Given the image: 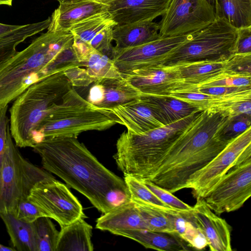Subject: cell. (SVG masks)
<instances>
[{
    "label": "cell",
    "mask_w": 251,
    "mask_h": 251,
    "mask_svg": "<svg viewBox=\"0 0 251 251\" xmlns=\"http://www.w3.org/2000/svg\"><path fill=\"white\" fill-rule=\"evenodd\" d=\"M17 147L10 133L0 169V213H11L37 183L54 178L26 159Z\"/></svg>",
    "instance_id": "cell-8"
},
{
    "label": "cell",
    "mask_w": 251,
    "mask_h": 251,
    "mask_svg": "<svg viewBox=\"0 0 251 251\" xmlns=\"http://www.w3.org/2000/svg\"><path fill=\"white\" fill-rule=\"evenodd\" d=\"M133 202L149 230L176 234L171 221L163 210L141 202Z\"/></svg>",
    "instance_id": "cell-34"
},
{
    "label": "cell",
    "mask_w": 251,
    "mask_h": 251,
    "mask_svg": "<svg viewBox=\"0 0 251 251\" xmlns=\"http://www.w3.org/2000/svg\"><path fill=\"white\" fill-rule=\"evenodd\" d=\"M13 247H7L0 243V251H15Z\"/></svg>",
    "instance_id": "cell-47"
},
{
    "label": "cell",
    "mask_w": 251,
    "mask_h": 251,
    "mask_svg": "<svg viewBox=\"0 0 251 251\" xmlns=\"http://www.w3.org/2000/svg\"><path fill=\"white\" fill-rule=\"evenodd\" d=\"M124 180L130 193L132 201L141 202L163 211L175 209L162 202L141 179L126 176L124 177Z\"/></svg>",
    "instance_id": "cell-35"
},
{
    "label": "cell",
    "mask_w": 251,
    "mask_h": 251,
    "mask_svg": "<svg viewBox=\"0 0 251 251\" xmlns=\"http://www.w3.org/2000/svg\"><path fill=\"white\" fill-rule=\"evenodd\" d=\"M228 117L222 112L202 110L171 145L147 180L172 193L185 188L190 177L229 143L216 135Z\"/></svg>",
    "instance_id": "cell-2"
},
{
    "label": "cell",
    "mask_w": 251,
    "mask_h": 251,
    "mask_svg": "<svg viewBox=\"0 0 251 251\" xmlns=\"http://www.w3.org/2000/svg\"><path fill=\"white\" fill-rule=\"evenodd\" d=\"M215 15L236 28L251 25V0H214Z\"/></svg>",
    "instance_id": "cell-30"
},
{
    "label": "cell",
    "mask_w": 251,
    "mask_h": 251,
    "mask_svg": "<svg viewBox=\"0 0 251 251\" xmlns=\"http://www.w3.org/2000/svg\"><path fill=\"white\" fill-rule=\"evenodd\" d=\"M191 214L202 231L210 250L232 251L230 226L209 208L204 199H197Z\"/></svg>",
    "instance_id": "cell-16"
},
{
    "label": "cell",
    "mask_w": 251,
    "mask_h": 251,
    "mask_svg": "<svg viewBox=\"0 0 251 251\" xmlns=\"http://www.w3.org/2000/svg\"><path fill=\"white\" fill-rule=\"evenodd\" d=\"M251 196V158L229 170L204 198L216 214L236 211Z\"/></svg>",
    "instance_id": "cell-11"
},
{
    "label": "cell",
    "mask_w": 251,
    "mask_h": 251,
    "mask_svg": "<svg viewBox=\"0 0 251 251\" xmlns=\"http://www.w3.org/2000/svg\"><path fill=\"white\" fill-rule=\"evenodd\" d=\"M72 86L64 71L59 72L31 84L13 101L9 126L18 147L32 148L33 132Z\"/></svg>",
    "instance_id": "cell-5"
},
{
    "label": "cell",
    "mask_w": 251,
    "mask_h": 251,
    "mask_svg": "<svg viewBox=\"0 0 251 251\" xmlns=\"http://www.w3.org/2000/svg\"><path fill=\"white\" fill-rule=\"evenodd\" d=\"M13 0H0V5L12 6Z\"/></svg>",
    "instance_id": "cell-48"
},
{
    "label": "cell",
    "mask_w": 251,
    "mask_h": 251,
    "mask_svg": "<svg viewBox=\"0 0 251 251\" xmlns=\"http://www.w3.org/2000/svg\"><path fill=\"white\" fill-rule=\"evenodd\" d=\"M159 23L146 21L116 25L113 28V40L115 49L134 47L161 38Z\"/></svg>",
    "instance_id": "cell-20"
},
{
    "label": "cell",
    "mask_w": 251,
    "mask_h": 251,
    "mask_svg": "<svg viewBox=\"0 0 251 251\" xmlns=\"http://www.w3.org/2000/svg\"><path fill=\"white\" fill-rule=\"evenodd\" d=\"M191 33L160 38L134 47L117 49L113 47L111 58L123 76L139 70L159 66Z\"/></svg>",
    "instance_id": "cell-13"
},
{
    "label": "cell",
    "mask_w": 251,
    "mask_h": 251,
    "mask_svg": "<svg viewBox=\"0 0 251 251\" xmlns=\"http://www.w3.org/2000/svg\"><path fill=\"white\" fill-rule=\"evenodd\" d=\"M23 25H10L0 23V39L10 34Z\"/></svg>",
    "instance_id": "cell-46"
},
{
    "label": "cell",
    "mask_w": 251,
    "mask_h": 251,
    "mask_svg": "<svg viewBox=\"0 0 251 251\" xmlns=\"http://www.w3.org/2000/svg\"><path fill=\"white\" fill-rule=\"evenodd\" d=\"M251 91V86H212L198 88L195 92L216 96H227Z\"/></svg>",
    "instance_id": "cell-44"
},
{
    "label": "cell",
    "mask_w": 251,
    "mask_h": 251,
    "mask_svg": "<svg viewBox=\"0 0 251 251\" xmlns=\"http://www.w3.org/2000/svg\"><path fill=\"white\" fill-rule=\"evenodd\" d=\"M28 199L61 227L86 217L78 199L67 186L54 177L37 183L31 190Z\"/></svg>",
    "instance_id": "cell-10"
},
{
    "label": "cell",
    "mask_w": 251,
    "mask_h": 251,
    "mask_svg": "<svg viewBox=\"0 0 251 251\" xmlns=\"http://www.w3.org/2000/svg\"><path fill=\"white\" fill-rule=\"evenodd\" d=\"M102 87V99L96 107L108 110L138 99L142 93L133 87L125 77L102 78L97 80Z\"/></svg>",
    "instance_id": "cell-24"
},
{
    "label": "cell",
    "mask_w": 251,
    "mask_h": 251,
    "mask_svg": "<svg viewBox=\"0 0 251 251\" xmlns=\"http://www.w3.org/2000/svg\"><path fill=\"white\" fill-rule=\"evenodd\" d=\"M223 73L231 75L251 76V53L232 55L224 62Z\"/></svg>",
    "instance_id": "cell-37"
},
{
    "label": "cell",
    "mask_w": 251,
    "mask_h": 251,
    "mask_svg": "<svg viewBox=\"0 0 251 251\" xmlns=\"http://www.w3.org/2000/svg\"><path fill=\"white\" fill-rule=\"evenodd\" d=\"M112 233L133 240L147 249L162 251L191 250L189 245L176 234L146 229L123 230Z\"/></svg>",
    "instance_id": "cell-23"
},
{
    "label": "cell",
    "mask_w": 251,
    "mask_h": 251,
    "mask_svg": "<svg viewBox=\"0 0 251 251\" xmlns=\"http://www.w3.org/2000/svg\"><path fill=\"white\" fill-rule=\"evenodd\" d=\"M8 105L0 108V169L10 134L9 118L7 116Z\"/></svg>",
    "instance_id": "cell-43"
},
{
    "label": "cell",
    "mask_w": 251,
    "mask_h": 251,
    "mask_svg": "<svg viewBox=\"0 0 251 251\" xmlns=\"http://www.w3.org/2000/svg\"><path fill=\"white\" fill-rule=\"evenodd\" d=\"M92 226L80 218L61 227L56 251H92Z\"/></svg>",
    "instance_id": "cell-25"
},
{
    "label": "cell",
    "mask_w": 251,
    "mask_h": 251,
    "mask_svg": "<svg viewBox=\"0 0 251 251\" xmlns=\"http://www.w3.org/2000/svg\"><path fill=\"white\" fill-rule=\"evenodd\" d=\"M213 5L208 0H171L159 22L161 38L198 31L215 19Z\"/></svg>",
    "instance_id": "cell-12"
},
{
    "label": "cell",
    "mask_w": 251,
    "mask_h": 251,
    "mask_svg": "<svg viewBox=\"0 0 251 251\" xmlns=\"http://www.w3.org/2000/svg\"><path fill=\"white\" fill-rule=\"evenodd\" d=\"M140 98L149 105L164 126L180 120L200 110L192 104L171 96L142 93Z\"/></svg>",
    "instance_id": "cell-22"
},
{
    "label": "cell",
    "mask_w": 251,
    "mask_h": 251,
    "mask_svg": "<svg viewBox=\"0 0 251 251\" xmlns=\"http://www.w3.org/2000/svg\"><path fill=\"white\" fill-rule=\"evenodd\" d=\"M237 28L216 16L206 27L173 50L159 66L173 67L196 62H225L235 53Z\"/></svg>",
    "instance_id": "cell-7"
},
{
    "label": "cell",
    "mask_w": 251,
    "mask_h": 251,
    "mask_svg": "<svg viewBox=\"0 0 251 251\" xmlns=\"http://www.w3.org/2000/svg\"><path fill=\"white\" fill-rule=\"evenodd\" d=\"M251 53V25L237 28L235 53Z\"/></svg>",
    "instance_id": "cell-45"
},
{
    "label": "cell",
    "mask_w": 251,
    "mask_h": 251,
    "mask_svg": "<svg viewBox=\"0 0 251 251\" xmlns=\"http://www.w3.org/2000/svg\"><path fill=\"white\" fill-rule=\"evenodd\" d=\"M202 111L141 134L124 131L117 141L113 157L125 176L148 179L169 148Z\"/></svg>",
    "instance_id": "cell-4"
},
{
    "label": "cell",
    "mask_w": 251,
    "mask_h": 251,
    "mask_svg": "<svg viewBox=\"0 0 251 251\" xmlns=\"http://www.w3.org/2000/svg\"><path fill=\"white\" fill-rule=\"evenodd\" d=\"M50 17L36 23L23 25L10 34L0 39V68L17 52V46L28 37L48 28Z\"/></svg>",
    "instance_id": "cell-29"
},
{
    "label": "cell",
    "mask_w": 251,
    "mask_h": 251,
    "mask_svg": "<svg viewBox=\"0 0 251 251\" xmlns=\"http://www.w3.org/2000/svg\"><path fill=\"white\" fill-rule=\"evenodd\" d=\"M107 111L117 119V124L126 126L131 133L141 134L164 126L140 97L136 100Z\"/></svg>",
    "instance_id": "cell-18"
},
{
    "label": "cell",
    "mask_w": 251,
    "mask_h": 251,
    "mask_svg": "<svg viewBox=\"0 0 251 251\" xmlns=\"http://www.w3.org/2000/svg\"><path fill=\"white\" fill-rule=\"evenodd\" d=\"M10 213L17 219L28 223H32L42 217H49L44 210L28 198L20 201Z\"/></svg>",
    "instance_id": "cell-38"
},
{
    "label": "cell",
    "mask_w": 251,
    "mask_h": 251,
    "mask_svg": "<svg viewBox=\"0 0 251 251\" xmlns=\"http://www.w3.org/2000/svg\"><path fill=\"white\" fill-rule=\"evenodd\" d=\"M249 158H251V127L231 141L207 164L194 173L185 188L192 189L196 199H204L229 170Z\"/></svg>",
    "instance_id": "cell-9"
},
{
    "label": "cell",
    "mask_w": 251,
    "mask_h": 251,
    "mask_svg": "<svg viewBox=\"0 0 251 251\" xmlns=\"http://www.w3.org/2000/svg\"><path fill=\"white\" fill-rule=\"evenodd\" d=\"M141 180L153 193L167 205L177 210L184 211H192L193 206L183 202L173 195V193L155 185L149 180Z\"/></svg>",
    "instance_id": "cell-39"
},
{
    "label": "cell",
    "mask_w": 251,
    "mask_h": 251,
    "mask_svg": "<svg viewBox=\"0 0 251 251\" xmlns=\"http://www.w3.org/2000/svg\"><path fill=\"white\" fill-rule=\"evenodd\" d=\"M13 248L18 251H36L32 223L21 221L10 213H0Z\"/></svg>",
    "instance_id": "cell-28"
},
{
    "label": "cell",
    "mask_w": 251,
    "mask_h": 251,
    "mask_svg": "<svg viewBox=\"0 0 251 251\" xmlns=\"http://www.w3.org/2000/svg\"><path fill=\"white\" fill-rule=\"evenodd\" d=\"M224 62L201 61L175 66L183 82L195 92L200 85L223 72Z\"/></svg>",
    "instance_id": "cell-27"
},
{
    "label": "cell",
    "mask_w": 251,
    "mask_h": 251,
    "mask_svg": "<svg viewBox=\"0 0 251 251\" xmlns=\"http://www.w3.org/2000/svg\"><path fill=\"white\" fill-rule=\"evenodd\" d=\"M64 74L74 86H87L96 80L86 69L79 66L70 68L64 71Z\"/></svg>",
    "instance_id": "cell-42"
},
{
    "label": "cell",
    "mask_w": 251,
    "mask_h": 251,
    "mask_svg": "<svg viewBox=\"0 0 251 251\" xmlns=\"http://www.w3.org/2000/svg\"><path fill=\"white\" fill-rule=\"evenodd\" d=\"M113 26L107 27L99 31L89 44L99 51L112 56L113 47Z\"/></svg>",
    "instance_id": "cell-41"
},
{
    "label": "cell",
    "mask_w": 251,
    "mask_h": 251,
    "mask_svg": "<svg viewBox=\"0 0 251 251\" xmlns=\"http://www.w3.org/2000/svg\"><path fill=\"white\" fill-rule=\"evenodd\" d=\"M96 227L112 233L123 230H149L136 205L131 200L103 214L97 220Z\"/></svg>",
    "instance_id": "cell-21"
},
{
    "label": "cell",
    "mask_w": 251,
    "mask_h": 251,
    "mask_svg": "<svg viewBox=\"0 0 251 251\" xmlns=\"http://www.w3.org/2000/svg\"><path fill=\"white\" fill-rule=\"evenodd\" d=\"M208 1L211 3L213 5L214 4V0H208Z\"/></svg>",
    "instance_id": "cell-50"
},
{
    "label": "cell",
    "mask_w": 251,
    "mask_h": 251,
    "mask_svg": "<svg viewBox=\"0 0 251 251\" xmlns=\"http://www.w3.org/2000/svg\"><path fill=\"white\" fill-rule=\"evenodd\" d=\"M170 96L187 101L200 110L222 112L228 116L251 113V91L227 96L198 92H177Z\"/></svg>",
    "instance_id": "cell-15"
},
{
    "label": "cell",
    "mask_w": 251,
    "mask_h": 251,
    "mask_svg": "<svg viewBox=\"0 0 251 251\" xmlns=\"http://www.w3.org/2000/svg\"><path fill=\"white\" fill-rule=\"evenodd\" d=\"M33 149L44 169L86 197L101 213L131 201L124 179L101 164L77 137L47 139Z\"/></svg>",
    "instance_id": "cell-1"
},
{
    "label": "cell",
    "mask_w": 251,
    "mask_h": 251,
    "mask_svg": "<svg viewBox=\"0 0 251 251\" xmlns=\"http://www.w3.org/2000/svg\"><path fill=\"white\" fill-rule=\"evenodd\" d=\"M109 5L97 0H77L59 3L50 17V31H69L75 24L90 16L107 11Z\"/></svg>",
    "instance_id": "cell-19"
},
{
    "label": "cell",
    "mask_w": 251,
    "mask_h": 251,
    "mask_svg": "<svg viewBox=\"0 0 251 251\" xmlns=\"http://www.w3.org/2000/svg\"><path fill=\"white\" fill-rule=\"evenodd\" d=\"M57 0L59 2V3H60L63 1V0Z\"/></svg>",
    "instance_id": "cell-52"
},
{
    "label": "cell",
    "mask_w": 251,
    "mask_h": 251,
    "mask_svg": "<svg viewBox=\"0 0 251 251\" xmlns=\"http://www.w3.org/2000/svg\"><path fill=\"white\" fill-rule=\"evenodd\" d=\"M116 124L117 120L112 113L96 107L83 98L72 86L33 132L32 148L47 139L62 136L77 137L83 132L104 130Z\"/></svg>",
    "instance_id": "cell-6"
},
{
    "label": "cell",
    "mask_w": 251,
    "mask_h": 251,
    "mask_svg": "<svg viewBox=\"0 0 251 251\" xmlns=\"http://www.w3.org/2000/svg\"><path fill=\"white\" fill-rule=\"evenodd\" d=\"M133 87L145 94L170 96L177 92H191L174 66H155L139 70L123 76Z\"/></svg>",
    "instance_id": "cell-14"
},
{
    "label": "cell",
    "mask_w": 251,
    "mask_h": 251,
    "mask_svg": "<svg viewBox=\"0 0 251 251\" xmlns=\"http://www.w3.org/2000/svg\"><path fill=\"white\" fill-rule=\"evenodd\" d=\"M251 76L231 75L223 72L206 82L199 85L197 88L212 86H251Z\"/></svg>",
    "instance_id": "cell-40"
},
{
    "label": "cell",
    "mask_w": 251,
    "mask_h": 251,
    "mask_svg": "<svg viewBox=\"0 0 251 251\" xmlns=\"http://www.w3.org/2000/svg\"><path fill=\"white\" fill-rule=\"evenodd\" d=\"M74 0H63V1L61 2H65V1H74Z\"/></svg>",
    "instance_id": "cell-51"
},
{
    "label": "cell",
    "mask_w": 251,
    "mask_h": 251,
    "mask_svg": "<svg viewBox=\"0 0 251 251\" xmlns=\"http://www.w3.org/2000/svg\"><path fill=\"white\" fill-rule=\"evenodd\" d=\"M117 24L107 11L90 16L73 25L69 31L74 40L89 44L90 41L101 30L115 26Z\"/></svg>",
    "instance_id": "cell-31"
},
{
    "label": "cell",
    "mask_w": 251,
    "mask_h": 251,
    "mask_svg": "<svg viewBox=\"0 0 251 251\" xmlns=\"http://www.w3.org/2000/svg\"><path fill=\"white\" fill-rule=\"evenodd\" d=\"M80 67H85L96 81L102 78L123 77L112 59L93 48L80 62Z\"/></svg>",
    "instance_id": "cell-32"
},
{
    "label": "cell",
    "mask_w": 251,
    "mask_h": 251,
    "mask_svg": "<svg viewBox=\"0 0 251 251\" xmlns=\"http://www.w3.org/2000/svg\"><path fill=\"white\" fill-rule=\"evenodd\" d=\"M251 115L241 114L229 116L218 130L216 135L229 143L251 127Z\"/></svg>",
    "instance_id": "cell-36"
},
{
    "label": "cell",
    "mask_w": 251,
    "mask_h": 251,
    "mask_svg": "<svg viewBox=\"0 0 251 251\" xmlns=\"http://www.w3.org/2000/svg\"><path fill=\"white\" fill-rule=\"evenodd\" d=\"M98 1H99L102 3L107 4L108 3L114 0H97Z\"/></svg>",
    "instance_id": "cell-49"
},
{
    "label": "cell",
    "mask_w": 251,
    "mask_h": 251,
    "mask_svg": "<svg viewBox=\"0 0 251 251\" xmlns=\"http://www.w3.org/2000/svg\"><path fill=\"white\" fill-rule=\"evenodd\" d=\"M171 0H114L107 11L118 25L153 21L166 12Z\"/></svg>",
    "instance_id": "cell-17"
},
{
    "label": "cell",
    "mask_w": 251,
    "mask_h": 251,
    "mask_svg": "<svg viewBox=\"0 0 251 251\" xmlns=\"http://www.w3.org/2000/svg\"><path fill=\"white\" fill-rule=\"evenodd\" d=\"M70 31L48 30L0 68V108L31 84L53 74L80 66Z\"/></svg>",
    "instance_id": "cell-3"
},
{
    "label": "cell",
    "mask_w": 251,
    "mask_h": 251,
    "mask_svg": "<svg viewBox=\"0 0 251 251\" xmlns=\"http://www.w3.org/2000/svg\"><path fill=\"white\" fill-rule=\"evenodd\" d=\"M164 211L171 221L176 234L191 248L200 250L207 246L206 239L197 226L191 211L171 209Z\"/></svg>",
    "instance_id": "cell-26"
},
{
    "label": "cell",
    "mask_w": 251,
    "mask_h": 251,
    "mask_svg": "<svg viewBox=\"0 0 251 251\" xmlns=\"http://www.w3.org/2000/svg\"><path fill=\"white\" fill-rule=\"evenodd\" d=\"M32 224L36 251H56L59 231L50 218L42 217Z\"/></svg>",
    "instance_id": "cell-33"
}]
</instances>
